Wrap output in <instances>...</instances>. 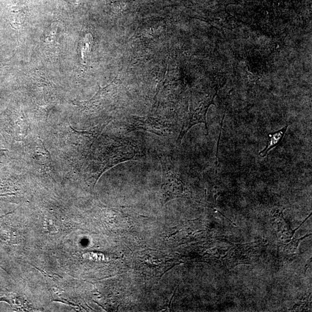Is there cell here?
I'll return each instance as SVG.
<instances>
[{"label":"cell","instance_id":"6da1fadb","mask_svg":"<svg viewBox=\"0 0 312 312\" xmlns=\"http://www.w3.org/2000/svg\"><path fill=\"white\" fill-rule=\"evenodd\" d=\"M141 155V152L131 142L124 141L118 142L117 145L111 147L103 155L98 168V179L107 169L124 161L137 160Z\"/></svg>","mask_w":312,"mask_h":312},{"label":"cell","instance_id":"7a4b0ae2","mask_svg":"<svg viewBox=\"0 0 312 312\" xmlns=\"http://www.w3.org/2000/svg\"><path fill=\"white\" fill-rule=\"evenodd\" d=\"M128 132L142 130L159 136H169L172 125L157 118L153 117H133L127 127Z\"/></svg>","mask_w":312,"mask_h":312},{"label":"cell","instance_id":"3957f363","mask_svg":"<svg viewBox=\"0 0 312 312\" xmlns=\"http://www.w3.org/2000/svg\"><path fill=\"white\" fill-rule=\"evenodd\" d=\"M162 171H163V184L161 188L164 189L167 202L170 198L179 196L184 192V187L181 180L178 175L171 170V165L165 160H161Z\"/></svg>","mask_w":312,"mask_h":312},{"label":"cell","instance_id":"277c9868","mask_svg":"<svg viewBox=\"0 0 312 312\" xmlns=\"http://www.w3.org/2000/svg\"><path fill=\"white\" fill-rule=\"evenodd\" d=\"M211 103L212 101L209 100L203 101L199 107L196 108L195 109L191 110L189 113L186 115L182 124L181 133H180L178 138V143L181 142L190 129L199 123L205 124L207 135L208 134L209 131L208 126H207L206 115L208 108Z\"/></svg>","mask_w":312,"mask_h":312},{"label":"cell","instance_id":"5b68a950","mask_svg":"<svg viewBox=\"0 0 312 312\" xmlns=\"http://www.w3.org/2000/svg\"><path fill=\"white\" fill-rule=\"evenodd\" d=\"M288 125L281 128L280 130L273 132L269 134L266 148L259 153L260 157H264L269 154L271 149L275 148L282 141L283 137L287 130Z\"/></svg>","mask_w":312,"mask_h":312},{"label":"cell","instance_id":"8992f818","mask_svg":"<svg viewBox=\"0 0 312 312\" xmlns=\"http://www.w3.org/2000/svg\"><path fill=\"white\" fill-rule=\"evenodd\" d=\"M174 266H173V267L171 268V269H172V268H173V267H174ZM170 269L168 270L167 271H168L169 270H170Z\"/></svg>","mask_w":312,"mask_h":312}]
</instances>
